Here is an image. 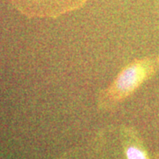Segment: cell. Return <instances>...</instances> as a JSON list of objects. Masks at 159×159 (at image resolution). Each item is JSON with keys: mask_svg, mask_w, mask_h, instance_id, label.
I'll return each mask as SVG.
<instances>
[{"mask_svg": "<svg viewBox=\"0 0 159 159\" xmlns=\"http://www.w3.org/2000/svg\"><path fill=\"white\" fill-rule=\"evenodd\" d=\"M87 0H14L29 16L55 18L80 8Z\"/></svg>", "mask_w": 159, "mask_h": 159, "instance_id": "obj_1", "label": "cell"}, {"mask_svg": "<svg viewBox=\"0 0 159 159\" xmlns=\"http://www.w3.org/2000/svg\"><path fill=\"white\" fill-rule=\"evenodd\" d=\"M147 69L142 64H134L127 66L119 74L108 91V98L111 102H116L126 97L135 89L144 79Z\"/></svg>", "mask_w": 159, "mask_h": 159, "instance_id": "obj_2", "label": "cell"}, {"mask_svg": "<svg viewBox=\"0 0 159 159\" xmlns=\"http://www.w3.org/2000/svg\"><path fill=\"white\" fill-rule=\"evenodd\" d=\"M127 159H147L142 150L135 147H130L126 150Z\"/></svg>", "mask_w": 159, "mask_h": 159, "instance_id": "obj_3", "label": "cell"}]
</instances>
